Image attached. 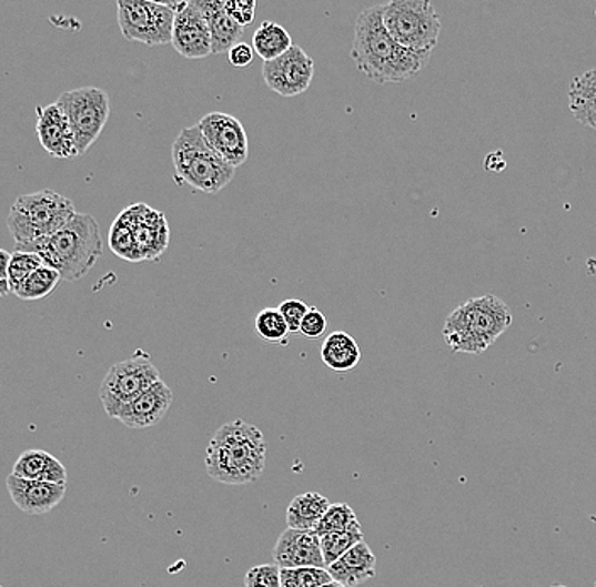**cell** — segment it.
Here are the masks:
<instances>
[{
    "instance_id": "13",
    "label": "cell",
    "mask_w": 596,
    "mask_h": 587,
    "mask_svg": "<svg viewBox=\"0 0 596 587\" xmlns=\"http://www.w3.org/2000/svg\"><path fill=\"white\" fill-rule=\"evenodd\" d=\"M172 47L186 60H202L212 54L211 28L199 0L186 2L176 14Z\"/></svg>"
},
{
    "instance_id": "25",
    "label": "cell",
    "mask_w": 596,
    "mask_h": 587,
    "mask_svg": "<svg viewBox=\"0 0 596 587\" xmlns=\"http://www.w3.org/2000/svg\"><path fill=\"white\" fill-rule=\"evenodd\" d=\"M293 47H295V44H293L290 32L286 31L283 26L276 24V22H261L260 28H257L256 32L253 34L254 53H256L264 63L279 60L283 54L289 53Z\"/></svg>"
},
{
    "instance_id": "17",
    "label": "cell",
    "mask_w": 596,
    "mask_h": 587,
    "mask_svg": "<svg viewBox=\"0 0 596 587\" xmlns=\"http://www.w3.org/2000/svg\"><path fill=\"white\" fill-rule=\"evenodd\" d=\"M172 405L173 392L170 389V386L161 379L156 385L148 388L143 395L138 396L134 402L125 405L124 408L119 412L115 421L121 422L125 427L137 428V431L156 427L158 424H161V422L166 418Z\"/></svg>"
},
{
    "instance_id": "5",
    "label": "cell",
    "mask_w": 596,
    "mask_h": 587,
    "mask_svg": "<svg viewBox=\"0 0 596 587\" xmlns=\"http://www.w3.org/2000/svg\"><path fill=\"white\" fill-rule=\"evenodd\" d=\"M172 160L176 179L204 193L221 192L236 175V168L209 146L199 125L182 129L176 135Z\"/></svg>"
},
{
    "instance_id": "34",
    "label": "cell",
    "mask_w": 596,
    "mask_h": 587,
    "mask_svg": "<svg viewBox=\"0 0 596 587\" xmlns=\"http://www.w3.org/2000/svg\"><path fill=\"white\" fill-rule=\"evenodd\" d=\"M309 308H311V306L299 298H289L285 300V302L280 303L279 310L282 312L286 324H289L292 334L301 332L302 321H304L305 315H307Z\"/></svg>"
},
{
    "instance_id": "36",
    "label": "cell",
    "mask_w": 596,
    "mask_h": 587,
    "mask_svg": "<svg viewBox=\"0 0 596 587\" xmlns=\"http://www.w3.org/2000/svg\"><path fill=\"white\" fill-rule=\"evenodd\" d=\"M256 8L254 0H225V12L243 28L254 21Z\"/></svg>"
},
{
    "instance_id": "35",
    "label": "cell",
    "mask_w": 596,
    "mask_h": 587,
    "mask_svg": "<svg viewBox=\"0 0 596 587\" xmlns=\"http://www.w3.org/2000/svg\"><path fill=\"white\" fill-rule=\"evenodd\" d=\"M329 321L317 306H311L301 325V334L309 341H317L327 331Z\"/></svg>"
},
{
    "instance_id": "23",
    "label": "cell",
    "mask_w": 596,
    "mask_h": 587,
    "mask_svg": "<svg viewBox=\"0 0 596 587\" xmlns=\"http://www.w3.org/2000/svg\"><path fill=\"white\" fill-rule=\"evenodd\" d=\"M329 499L319 493L295 496L286 509V527L293 530L315 532L327 513Z\"/></svg>"
},
{
    "instance_id": "37",
    "label": "cell",
    "mask_w": 596,
    "mask_h": 587,
    "mask_svg": "<svg viewBox=\"0 0 596 587\" xmlns=\"http://www.w3.org/2000/svg\"><path fill=\"white\" fill-rule=\"evenodd\" d=\"M254 58L253 47L246 43L236 44L233 50L228 53L229 63L233 64L234 68H246L250 67L251 61Z\"/></svg>"
},
{
    "instance_id": "7",
    "label": "cell",
    "mask_w": 596,
    "mask_h": 587,
    "mask_svg": "<svg viewBox=\"0 0 596 587\" xmlns=\"http://www.w3.org/2000/svg\"><path fill=\"white\" fill-rule=\"evenodd\" d=\"M383 22L393 40L415 53L433 54L440 43L441 18L428 0H392L383 4Z\"/></svg>"
},
{
    "instance_id": "10",
    "label": "cell",
    "mask_w": 596,
    "mask_h": 587,
    "mask_svg": "<svg viewBox=\"0 0 596 587\" xmlns=\"http://www.w3.org/2000/svg\"><path fill=\"white\" fill-rule=\"evenodd\" d=\"M161 382L160 371L150 357L134 356L115 363L105 374L99 396L109 418H118L119 412L148 388Z\"/></svg>"
},
{
    "instance_id": "2",
    "label": "cell",
    "mask_w": 596,
    "mask_h": 587,
    "mask_svg": "<svg viewBox=\"0 0 596 587\" xmlns=\"http://www.w3.org/2000/svg\"><path fill=\"white\" fill-rule=\"evenodd\" d=\"M266 467L263 432L244 421L229 422L212 435L205 454V470L228 486L253 485Z\"/></svg>"
},
{
    "instance_id": "19",
    "label": "cell",
    "mask_w": 596,
    "mask_h": 587,
    "mask_svg": "<svg viewBox=\"0 0 596 587\" xmlns=\"http://www.w3.org/2000/svg\"><path fill=\"white\" fill-rule=\"evenodd\" d=\"M329 574L346 587H356L376 576V557L366 542L354 545L337 563L327 567Z\"/></svg>"
},
{
    "instance_id": "32",
    "label": "cell",
    "mask_w": 596,
    "mask_h": 587,
    "mask_svg": "<svg viewBox=\"0 0 596 587\" xmlns=\"http://www.w3.org/2000/svg\"><path fill=\"white\" fill-rule=\"evenodd\" d=\"M334 580L327 569L302 567V569H282V587H322Z\"/></svg>"
},
{
    "instance_id": "15",
    "label": "cell",
    "mask_w": 596,
    "mask_h": 587,
    "mask_svg": "<svg viewBox=\"0 0 596 587\" xmlns=\"http://www.w3.org/2000/svg\"><path fill=\"white\" fill-rule=\"evenodd\" d=\"M37 134L41 148L58 160H72L79 156L75 135L69 119L57 102L37 109Z\"/></svg>"
},
{
    "instance_id": "20",
    "label": "cell",
    "mask_w": 596,
    "mask_h": 587,
    "mask_svg": "<svg viewBox=\"0 0 596 587\" xmlns=\"http://www.w3.org/2000/svg\"><path fill=\"white\" fill-rule=\"evenodd\" d=\"M209 21L212 54L225 53L243 43L244 28L225 12V0H199Z\"/></svg>"
},
{
    "instance_id": "39",
    "label": "cell",
    "mask_w": 596,
    "mask_h": 587,
    "mask_svg": "<svg viewBox=\"0 0 596 587\" xmlns=\"http://www.w3.org/2000/svg\"><path fill=\"white\" fill-rule=\"evenodd\" d=\"M322 587H346L344 584L337 583V580H331V583L325 584Z\"/></svg>"
},
{
    "instance_id": "22",
    "label": "cell",
    "mask_w": 596,
    "mask_h": 587,
    "mask_svg": "<svg viewBox=\"0 0 596 587\" xmlns=\"http://www.w3.org/2000/svg\"><path fill=\"white\" fill-rule=\"evenodd\" d=\"M321 360L329 370L347 373L360 364V345H357L356 338L347 332H333L325 337L324 344H322Z\"/></svg>"
},
{
    "instance_id": "18",
    "label": "cell",
    "mask_w": 596,
    "mask_h": 587,
    "mask_svg": "<svg viewBox=\"0 0 596 587\" xmlns=\"http://www.w3.org/2000/svg\"><path fill=\"white\" fill-rule=\"evenodd\" d=\"M6 485H8L12 503L26 515H47L53 512L63 502L69 489L67 485L22 479L14 474H9Z\"/></svg>"
},
{
    "instance_id": "33",
    "label": "cell",
    "mask_w": 596,
    "mask_h": 587,
    "mask_svg": "<svg viewBox=\"0 0 596 587\" xmlns=\"http://www.w3.org/2000/svg\"><path fill=\"white\" fill-rule=\"evenodd\" d=\"M246 587H282V569L276 564L251 567L244 577Z\"/></svg>"
},
{
    "instance_id": "31",
    "label": "cell",
    "mask_w": 596,
    "mask_h": 587,
    "mask_svg": "<svg viewBox=\"0 0 596 587\" xmlns=\"http://www.w3.org/2000/svg\"><path fill=\"white\" fill-rule=\"evenodd\" d=\"M356 524L357 518L354 509L346 503H336V505L329 506L327 513H325L319 527L315 528V534L319 537H324V535L347 530V528Z\"/></svg>"
},
{
    "instance_id": "26",
    "label": "cell",
    "mask_w": 596,
    "mask_h": 587,
    "mask_svg": "<svg viewBox=\"0 0 596 587\" xmlns=\"http://www.w3.org/2000/svg\"><path fill=\"white\" fill-rule=\"evenodd\" d=\"M61 276L57 270L50 266H41L19 286L14 293L18 298L32 302V300H43L50 296L60 285Z\"/></svg>"
},
{
    "instance_id": "28",
    "label": "cell",
    "mask_w": 596,
    "mask_h": 587,
    "mask_svg": "<svg viewBox=\"0 0 596 587\" xmlns=\"http://www.w3.org/2000/svg\"><path fill=\"white\" fill-rule=\"evenodd\" d=\"M254 332L261 341L270 344H286L290 332L289 324L279 308H263L254 318Z\"/></svg>"
},
{
    "instance_id": "8",
    "label": "cell",
    "mask_w": 596,
    "mask_h": 587,
    "mask_svg": "<svg viewBox=\"0 0 596 587\" xmlns=\"http://www.w3.org/2000/svg\"><path fill=\"white\" fill-rule=\"evenodd\" d=\"M176 12L169 2L119 0L118 22L122 37L147 47L172 44Z\"/></svg>"
},
{
    "instance_id": "14",
    "label": "cell",
    "mask_w": 596,
    "mask_h": 587,
    "mask_svg": "<svg viewBox=\"0 0 596 587\" xmlns=\"http://www.w3.org/2000/svg\"><path fill=\"white\" fill-rule=\"evenodd\" d=\"M273 559L280 569H302V567L327 569L322 554L321 537L315 532L286 528L276 540Z\"/></svg>"
},
{
    "instance_id": "21",
    "label": "cell",
    "mask_w": 596,
    "mask_h": 587,
    "mask_svg": "<svg viewBox=\"0 0 596 587\" xmlns=\"http://www.w3.org/2000/svg\"><path fill=\"white\" fill-rule=\"evenodd\" d=\"M12 474L22 479L43 480L53 485H67L69 470L57 457L41 448H29L19 456L12 467Z\"/></svg>"
},
{
    "instance_id": "16",
    "label": "cell",
    "mask_w": 596,
    "mask_h": 587,
    "mask_svg": "<svg viewBox=\"0 0 596 587\" xmlns=\"http://www.w3.org/2000/svg\"><path fill=\"white\" fill-rule=\"evenodd\" d=\"M137 235L141 261L156 260L169 247L170 231L166 219L147 203H137L125 209Z\"/></svg>"
},
{
    "instance_id": "1",
    "label": "cell",
    "mask_w": 596,
    "mask_h": 587,
    "mask_svg": "<svg viewBox=\"0 0 596 587\" xmlns=\"http://www.w3.org/2000/svg\"><path fill=\"white\" fill-rule=\"evenodd\" d=\"M351 58L363 75L385 85L417 77L427 67L431 54L415 53L396 43L383 22V4H376L357 16Z\"/></svg>"
},
{
    "instance_id": "11",
    "label": "cell",
    "mask_w": 596,
    "mask_h": 587,
    "mask_svg": "<svg viewBox=\"0 0 596 587\" xmlns=\"http://www.w3.org/2000/svg\"><path fill=\"white\" fill-rule=\"evenodd\" d=\"M209 146L231 166H243L250 156L246 129L240 119L224 112H211L199 121Z\"/></svg>"
},
{
    "instance_id": "30",
    "label": "cell",
    "mask_w": 596,
    "mask_h": 587,
    "mask_svg": "<svg viewBox=\"0 0 596 587\" xmlns=\"http://www.w3.org/2000/svg\"><path fill=\"white\" fill-rule=\"evenodd\" d=\"M41 266H44V263L38 254L14 251L8 271L9 292L14 295V293L18 292L19 286H21L34 271L40 270Z\"/></svg>"
},
{
    "instance_id": "24",
    "label": "cell",
    "mask_w": 596,
    "mask_h": 587,
    "mask_svg": "<svg viewBox=\"0 0 596 587\" xmlns=\"http://www.w3.org/2000/svg\"><path fill=\"white\" fill-rule=\"evenodd\" d=\"M568 99L576 121L596 131V68L573 79Z\"/></svg>"
},
{
    "instance_id": "29",
    "label": "cell",
    "mask_w": 596,
    "mask_h": 587,
    "mask_svg": "<svg viewBox=\"0 0 596 587\" xmlns=\"http://www.w3.org/2000/svg\"><path fill=\"white\" fill-rule=\"evenodd\" d=\"M111 247L118 256L128 261H141L140 251H138L137 235L132 229L128 214L121 212L115 219L111 231Z\"/></svg>"
},
{
    "instance_id": "4",
    "label": "cell",
    "mask_w": 596,
    "mask_h": 587,
    "mask_svg": "<svg viewBox=\"0 0 596 587\" xmlns=\"http://www.w3.org/2000/svg\"><path fill=\"white\" fill-rule=\"evenodd\" d=\"M511 306L495 295L466 300L447 315L443 335L453 353L482 354L512 325Z\"/></svg>"
},
{
    "instance_id": "3",
    "label": "cell",
    "mask_w": 596,
    "mask_h": 587,
    "mask_svg": "<svg viewBox=\"0 0 596 587\" xmlns=\"http://www.w3.org/2000/svg\"><path fill=\"white\" fill-rule=\"evenodd\" d=\"M16 251L41 256L44 266L53 267L63 282H79L95 266L102 256L101 227L90 214H77L57 234L26 244Z\"/></svg>"
},
{
    "instance_id": "27",
    "label": "cell",
    "mask_w": 596,
    "mask_h": 587,
    "mask_svg": "<svg viewBox=\"0 0 596 587\" xmlns=\"http://www.w3.org/2000/svg\"><path fill=\"white\" fill-rule=\"evenodd\" d=\"M364 540L363 530H361L360 522L353 527L337 534H329L321 537L322 554H324L325 566H333L334 563L350 551L354 545Z\"/></svg>"
},
{
    "instance_id": "38",
    "label": "cell",
    "mask_w": 596,
    "mask_h": 587,
    "mask_svg": "<svg viewBox=\"0 0 596 587\" xmlns=\"http://www.w3.org/2000/svg\"><path fill=\"white\" fill-rule=\"evenodd\" d=\"M12 253L8 251H0V261H2V267H0V295L8 296L9 293V283H8V271L9 263H11Z\"/></svg>"
},
{
    "instance_id": "40",
    "label": "cell",
    "mask_w": 596,
    "mask_h": 587,
    "mask_svg": "<svg viewBox=\"0 0 596 587\" xmlns=\"http://www.w3.org/2000/svg\"><path fill=\"white\" fill-rule=\"evenodd\" d=\"M550 587H566V586H550Z\"/></svg>"
},
{
    "instance_id": "12",
    "label": "cell",
    "mask_w": 596,
    "mask_h": 587,
    "mask_svg": "<svg viewBox=\"0 0 596 587\" xmlns=\"http://www.w3.org/2000/svg\"><path fill=\"white\" fill-rule=\"evenodd\" d=\"M263 80L269 89L282 97H296L307 92L314 79V60L304 48L293 47L279 60L263 63Z\"/></svg>"
},
{
    "instance_id": "6",
    "label": "cell",
    "mask_w": 596,
    "mask_h": 587,
    "mask_svg": "<svg viewBox=\"0 0 596 587\" xmlns=\"http://www.w3.org/2000/svg\"><path fill=\"white\" fill-rule=\"evenodd\" d=\"M79 212L72 200L53 190L19 196L11 206L8 227L14 237L16 250L50 237L69 224Z\"/></svg>"
},
{
    "instance_id": "9",
    "label": "cell",
    "mask_w": 596,
    "mask_h": 587,
    "mask_svg": "<svg viewBox=\"0 0 596 587\" xmlns=\"http://www.w3.org/2000/svg\"><path fill=\"white\" fill-rule=\"evenodd\" d=\"M57 103L69 119L75 135L77 151L79 156H83L108 124L111 115L108 92L97 87H82L61 93Z\"/></svg>"
}]
</instances>
